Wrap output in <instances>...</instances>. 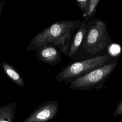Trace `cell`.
<instances>
[{"instance_id":"obj_1","label":"cell","mask_w":122,"mask_h":122,"mask_svg":"<svg viewBox=\"0 0 122 122\" xmlns=\"http://www.w3.org/2000/svg\"><path fill=\"white\" fill-rule=\"evenodd\" d=\"M81 23L79 20H59L53 23L31 39L26 51H36L45 44H51L67 56L73 34Z\"/></svg>"},{"instance_id":"obj_2","label":"cell","mask_w":122,"mask_h":122,"mask_svg":"<svg viewBox=\"0 0 122 122\" xmlns=\"http://www.w3.org/2000/svg\"><path fill=\"white\" fill-rule=\"evenodd\" d=\"M112 42L106 23L100 19H92L88 21L87 33L77 61L87 55L92 58L102 55L101 53Z\"/></svg>"},{"instance_id":"obj_3","label":"cell","mask_w":122,"mask_h":122,"mask_svg":"<svg viewBox=\"0 0 122 122\" xmlns=\"http://www.w3.org/2000/svg\"><path fill=\"white\" fill-rule=\"evenodd\" d=\"M117 61V59L108 54L99 55L79 61H73L59 72L56 76L58 81L70 84L76 79L109 63Z\"/></svg>"},{"instance_id":"obj_4","label":"cell","mask_w":122,"mask_h":122,"mask_svg":"<svg viewBox=\"0 0 122 122\" xmlns=\"http://www.w3.org/2000/svg\"><path fill=\"white\" fill-rule=\"evenodd\" d=\"M117 65L118 62L115 61L95 69L70 83L69 88L82 91L100 90L103 88Z\"/></svg>"},{"instance_id":"obj_5","label":"cell","mask_w":122,"mask_h":122,"mask_svg":"<svg viewBox=\"0 0 122 122\" xmlns=\"http://www.w3.org/2000/svg\"><path fill=\"white\" fill-rule=\"evenodd\" d=\"M58 110V102L48 100L35 108L22 122H46L55 117Z\"/></svg>"},{"instance_id":"obj_6","label":"cell","mask_w":122,"mask_h":122,"mask_svg":"<svg viewBox=\"0 0 122 122\" xmlns=\"http://www.w3.org/2000/svg\"><path fill=\"white\" fill-rule=\"evenodd\" d=\"M88 21L82 20L79 28L73 34L70 47L67 56L77 61L83 45L87 30Z\"/></svg>"},{"instance_id":"obj_7","label":"cell","mask_w":122,"mask_h":122,"mask_svg":"<svg viewBox=\"0 0 122 122\" xmlns=\"http://www.w3.org/2000/svg\"><path fill=\"white\" fill-rule=\"evenodd\" d=\"M61 53L56 46L46 44L36 51V57L42 62L55 66L61 62Z\"/></svg>"},{"instance_id":"obj_8","label":"cell","mask_w":122,"mask_h":122,"mask_svg":"<svg viewBox=\"0 0 122 122\" xmlns=\"http://www.w3.org/2000/svg\"><path fill=\"white\" fill-rule=\"evenodd\" d=\"M2 67L5 75L13 82L22 88L25 86V82L22 77L13 66L7 62H3Z\"/></svg>"},{"instance_id":"obj_9","label":"cell","mask_w":122,"mask_h":122,"mask_svg":"<svg viewBox=\"0 0 122 122\" xmlns=\"http://www.w3.org/2000/svg\"><path fill=\"white\" fill-rule=\"evenodd\" d=\"M16 108L15 102L0 107V122H13Z\"/></svg>"},{"instance_id":"obj_10","label":"cell","mask_w":122,"mask_h":122,"mask_svg":"<svg viewBox=\"0 0 122 122\" xmlns=\"http://www.w3.org/2000/svg\"><path fill=\"white\" fill-rule=\"evenodd\" d=\"M100 0H89L86 12L82 14L83 20L88 21L92 19L96 11L97 5Z\"/></svg>"},{"instance_id":"obj_11","label":"cell","mask_w":122,"mask_h":122,"mask_svg":"<svg viewBox=\"0 0 122 122\" xmlns=\"http://www.w3.org/2000/svg\"><path fill=\"white\" fill-rule=\"evenodd\" d=\"M76 2L81 10L82 14H84L88 7L89 0H76Z\"/></svg>"},{"instance_id":"obj_12","label":"cell","mask_w":122,"mask_h":122,"mask_svg":"<svg viewBox=\"0 0 122 122\" xmlns=\"http://www.w3.org/2000/svg\"><path fill=\"white\" fill-rule=\"evenodd\" d=\"M121 115H122V99L117 104L113 113V116L114 117H118Z\"/></svg>"},{"instance_id":"obj_13","label":"cell","mask_w":122,"mask_h":122,"mask_svg":"<svg viewBox=\"0 0 122 122\" xmlns=\"http://www.w3.org/2000/svg\"><path fill=\"white\" fill-rule=\"evenodd\" d=\"M4 4H5L4 1H3L2 0H0V15L2 13V9L3 8Z\"/></svg>"},{"instance_id":"obj_14","label":"cell","mask_w":122,"mask_h":122,"mask_svg":"<svg viewBox=\"0 0 122 122\" xmlns=\"http://www.w3.org/2000/svg\"><path fill=\"white\" fill-rule=\"evenodd\" d=\"M120 122H122V118H121V119Z\"/></svg>"},{"instance_id":"obj_15","label":"cell","mask_w":122,"mask_h":122,"mask_svg":"<svg viewBox=\"0 0 122 122\" xmlns=\"http://www.w3.org/2000/svg\"></svg>"}]
</instances>
